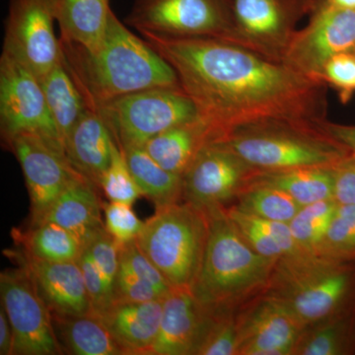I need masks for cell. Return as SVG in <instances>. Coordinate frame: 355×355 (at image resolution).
Returning a JSON list of instances; mask_svg holds the SVG:
<instances>
[{
	"label": "cell",
	"instance_id": "8d00e7d4",
	"mask_svg": "<svg viewBox=\"0 0 355 355\" xmlns=\"http://www.w3.org/2000/svg\"><path fill=\"white\" fill-rule=\"evenodd\" d=\"M236 315L237 313L216 317L197 355H238Z\"/></svg>",
	"mask_w": 355,
	"mask_h": 355
},
{
	"label": "cell",
	"instance_id": "74e56055",
	"mask_svg": "<svg viewBox=\"0 0 355 355\" xmlns=\"http://www.w3.org/2000/svg\"><path fill=\"white\" fill-rule=\"evenodd\" d=\"M105 228L121 246L137 241L144 228V222L135 216L132 205L110 202L103 203Z\"/></svg>",
	"mask_w": 355,
	"mask_h": 355
},
{
	"label": "cell",
	"instance_id": "d6a6232c",
	"mask_svg": "<svg viewBox=\"0 0 355 355\" xmlns=\"http://www.w3.org/2000/svg\"><path fill=\"white\" fill-rule=\"evenodd\" d=\"M100 188L104 191L110 202L132 205L142 196L128 168L123 149L116 144V142L113 159L108 169L103 175Z\"/></svg>",
	"mask_w": 355,
	"mask_h": 355
},
{
	"label": "cell",
	"instance_id": "f1b7e54d",
	"mask_svg": "<svg viewBox=\"0 0 355 355\" xmlns=\"http://www.w3.org/2000/svg\"><path fill=\"white\" fill-rule=\"evenodd\" d=\"M17 235L23 251L42 261H77L84 249L76 235L53 222L34 224L27 232Z\"/></svg>",
	"mask_w": 355,
	"mask_h": 355
},
{
	"label": "cell",
	"instance_id": "2e32d148",
	"mask_svg": "<svg viewBox=\"0 0 355 355\" xmlns=\"http://www.w3.org/2000/svg\"><path fill=\"white\" fill-rule=\"evenodd\" d=\"M236 320L238 355H293L305 329L284 306L266 294L244 306Z\"/></svg>",
	"mask_w": 355,
	"mask_h": 355
},
{
	"label": "cell",
	"instance_id": "3957f363",
	"mask_svg": "<svg viewBox=\"0 0 355 355\" xmlns=\"http://www.w3.org/2000/svg\"><path fill=\"white\" fill-rule=\"evenodd\" d=\"M205 211L209 217V236L190 288L214 316L236 314L265 293L277 260L266 258L250 247L225 207Z\"/></svg>",
	"mask_w": 355,
	"mask_h": 355
},
{
	"label": "cell",
	"instance_id": "277c9868",
	"mask_svg": "<svg viewBox=\"0 0 355 355\" xmlns=\"http://www.w3.org/2000/svg\"><path fill=\"white\" fill-rule=\"evenodd\" d=\"M304 328L355 309V261L302 253L277 260L265 292Z\"/></svg>",
	"mask_w": 355,
	"mask_h": 355
},
{
	"label": "cell",
	"instance_id": "5b68a950",
	"mask_svg": "<svg viewBox=\"0 0 355 355\" xmlns=\"http://www.w3.org/2000/svg\"><path fill=\"white\" fill-rule=\"evenodd\" d=\"M256 171L335 166L349 157L345 147L319 125L268 121L242 125L214 140Z\"/></svg>",
	"mask_w": 355,
	"mask_h": 355
},
{
	"label": "cell",
	"instance_id": "83f0119b",
	"mask_svg": "<svg viewBox=\"0 0 355 355\" xmlns=\"http://www.w3.org/2000/svg\"><path fill=\"white\" fill-rule=\"evenodd\" d=\"M293 355H355V309L306 327Z\"/></svg>",
	"mask_w": 355,
	"mask_h": 355
},
{
	"label": "cell",
	"instance_id": "7c38bea8",
	"mask_svg": "<svg viewBox=\"0 0 355 355\" xmlns=\"http://www.w3.org/2000/svg\"><path fill=\"white\" fill-rule=\"evenodd\" d=\"M316 4L317 0H233L238 44L282 62L299 21Z\"/></svg>",
	"mask_w": 355,
	"mask_h": 355
},
{
	"label": "cell",
	"instance_id": "e575fe53",
	"mask_svg": "<svg viewBox=\"0 0 355 355\" xmlns=\"http://www.w3.org/2000/svg\"><path fill=\"white\" fill-rule=\"evenodd\" d=\"M120 268L155 287L163 297L173 288L164 275L141 251L137 241L120 247Z\"/></svg>",
	"mask_w": 355,
	"mask_h": 355
},
{
	"label": "cell",
	"instance_id": "4dcf8cb0",
	"mask_svg": "<svg viewBox=\"0 0 355 355\" xmlns=\"http://www.w3.org/2000/svg\"><path fill=\"white\" fill-rule=\"evenodd\" d=\"M336 205L338 203L333 198L303 205L289 222L294 239L305 253L316 254L330 225Z\"/></svg>",
	"mask_w": 355,
	"mask_h": 355
},
{
	"label": "cell",
	"instance_id": "484cf974",
	"mask_svg": "<svg viewBox=\"0 0 355 355\" xmlns=\"http://www.w3.org/2000/svg\"><path fill=\"white\" fill-rule=\"evenodd\" d=\"M121 149L141 195L153 202L156 209L184 200L183 176L164 169L144 146Z\"/></svg>",
	"mask_w": 355,
	"mask_h": 355
},
{
	"label": "cell",
	"instance_id": "60d3db41",
	"mask_svg": "<svg viewBox=\"0 0 355 355\" xmlns=\"http://www.w3.org/2000/svg\"><path fill=\"white\" fill-rule=\"evenodd\" d=\"M114 291H116V300L148 302V301L164 298L155 287L144 280L137 279L132 273L125 272L121 268H119L118 275H116Z\"/></svg>",
	"mask_w": 355,
	"mask_h": 355
},
{
	"label": "cell",
	"instance_id": "7402d4cb",
	"mask_svg": "<svg viewBox=\"0 0 355 355\" xmlns=\"http://www.w3.org/2000/svg\"><path fill=\"white\" fill-rule=\"evenodd\" d=\"M62 43L78 44L95 53L108 27L110 0H51Z\"/></svg>",
	"mask_w": 355,
	"mask_h": 355
},
{
	"label": "cell",
	"instance_id": "ab89813d",
	"mask_svg": "<svg viewBox=\"0 0 355 355\" xmlns=\"http://www.w3.org/2000/svg\"><path fill=\"white\" fill-rule=\"evenodd\" d=\"M322 80L338 91L343 103L349 101L355 92V53H340L324 65Z\"/></svg>",
	"mask_w": 355,
	"mask_h": 355
},
{
	"label": "cell",
	"instance_id": "ffe728a7",
	"mask_svg": "<svg viewBox=\"0 0 355 355\" xmlns=\"http://www.w3.org/2000/svg\"><path fill=\"white\" fill-rule=\"evenodd\" d=\"M97 186L83 176L72 180L38 221L53 222L76 236L83 246L105 228Z\"/></svg>",
	"mask_w": 355,
	"mask_h": 355
},
{
	"label": "cell",
	"instance_id": "ac0fdd59",
	"mask_svg": "<svg viewBox=\"0 0 355 355\" xmlns=\"http://www.w3.org/2000/svg\"><path fill=\"white\" fill-rule=\"evenodd\" d=\"M11 254L29 275L51 315L83 316L94 313L77 261H42L24 251Z\"/></svg>",
	"mask_w": 355,
	"mask_h": 355
},
{
	"label": "cell",
	"instance_id": "ba28073f",
	"mask_svg": "<svg viewBox=\"0 0 355 355\" xmlns=\"http://www.w3.org/2000/svg\"><path fill=\"white\" fill-rule=\"evenodd\" d=\"M125 24L140 34L238 44L233 0H135Z\"/></svg>",
	"mask_w": 355,
	"mask_h": 355
},
{
	"label": "cell",
	"instance_id": "9a60e30c",
	"mask_svg": "<svg viewBox=\"0 0 355 355\" xmlns=\"http://www.w3.org/2000/svg\"><path fill=\"white\" fill-rule=\"evenodd\" d=\"M6 146L22 168L31 200L32 224L35 223L67 184L83 175L70 165L64 151L37 135H18Z\"/></svg>",
	"mask_w": 355,
	"mask_h": 355
},
{
	"label": "cell",
	"instance_id": "d590c367",
	"mask_svg": "<svg viewBox=\"0 0 355 355\" xmlns=\"http://www.w3.org/2000/svg\"><path fill=\"white\" fill-rule=\"evenodd\" d=\"M93 260L99 268L109 291L116 297V275L120 268V247L116 240L109 234L106 228L102 229L85 245Z\"/></svg>",
	"mask_w": 355,
	"mask_h": 355
},
{
	"label": "cell",
	"instance_id": "f6af8a7d",
	"mask_svg": "<svg viewBox=\"0 0 355 355\" xmlns=\"http://www.w3.org/2000/svg\"><path fill=\"white\" fill-rule=\"evenodd\" d=\"M331 6L355 10V0H326Z\"/></svg>",
	"mask_w": 355,
	"mask_h": 355
},
{
	"label": "cell",
	"instance_id": "9c48e42d",
	"mask_svg": "<svg viewBox=\"0 0 355 355\" xmlns=\"http://www.w3.org/2000/svg\"><path fill=\"white\" fill-rule=\"evenodd\" d=\"M0 132L6 144L21 135H34L64 151L38 77L2 51L0 57Z\"/></svg>",
	"mask_w": 355,
	"mask_h": 355
},
{
	"label": "cell",
	"instance_id": "ee69618b",
	"mask_svg": "<svg viewBox=\"0 0 355 355\" xmlns=\"http://www.w3.org/2000/svg\"><path fill=\"white\" fill-rule=\"evenodd\" d=\"M13 352V331L3 307L0 308V354L11 355Z\"/></svg>",
	"mask_w": 355,
	"mask_h": 355
},
{
	"label": "cell",
	"instance_id": "836d02e7",
	"mask_svg": "<svg viewBox=\"0 0 355 355\" xmlns=\"http://www.w3.org/2000/svg\"><path fill=\"white\" fill-rule=\"evenodd\" d=\"M227 214L235 227L239 231L243 239L250 245L257 253L268 259L279 260L286 257L284 250L279 243L261 226L256 217L245 214L234 205L226 207Z\"/></svg>",
	"mask_w": 355,
	"mask_h": 355
},
{
	"label": "cell",
	"instance_id": "1f68e13d",
	"mask_svg": "<svg viewBox=\"0 0 355 355\" xmlns=\"http://www.w3.org/2000/svg\"><path fill=\"white\" fill-rule=\"evenodd\" d=\"M316 254L334 261H355V205H336Z\"/></svg>",
	"mask_w": 355,
	"mask_h": 355
},
{
	"label": "cell",
	"instance_id": "d4e9b609",
	"mask_svg": "<svg viewBox=\"0 0 355 355\" xmlns=\"http://www.w3.org/2000/svg\"><path fill=\"white\" fill-rule=\"evenodd\" d=\"M53 327L60 345L76 355H128L98 315H53Z\"/></svg>",
	"mask_w": 355,
	"mask_h": 355
},
{
	"label": "cell",
	"instance_id": "6da1fadb",
	"mask_svg": "<svg viewBox=\"0 0 355 355\" xmlns=\"http://www.w3.org/2000/svg\"><path fill=\"white\" fill-rule=\"evenodd\" d=\"M141 36L175 71L212 141L242 125L326 121L327 84L240 44L216 39Z\"/></svg>",
	"mask_w": 355,
	"mask_h": 355
},
{
	"label": "cell",
	"instance_id": "4fadbf2b",
	"mask_svg": "<svg viewBox=\"0 0 355 355\" xmlns=\"http://www.w3.org/2000/svg\"><path fill=\"white\" fill-rule=\"evenodd\" d=\"M354 51L355 10L317 0L309 23L296 33L282 62L304 76L322 80L324 65L331 58Z\"/></svg>",
	"mask_w": 355,
	"mask_h": 355
},
{
	"label": "cell",
	"instance_id": "603a6c76",
	"mask_svg": "<svg viewBox=\"0 0 355 355\" xmlns=\"http://www.w3.org/2000/svg\"><path fill=\"white\" fill-rule=\"evenodd\" d=\"M210 141L211 130L205 121L198 119L159 133L144 147L164 169L183 176L200 149Z\"/></svg>",
	"mask_w": 355,
	"mask_h": 355
},
{
	"label": "cell",
	"instance_id": "5bb4252c",
	"mask_svg": "<svg viewBox=\"0 0 355 355\" xmlns=\"http://www.w3.org/2000/svg\"><path fill=\"white\" fill-rule=\"evenodd\" d=\"M256 171L218 141H210L183 175V200L207 210L236 200Z\"/></svg>",
	"mask_w": 355,
	"mask_h": 355
},
{
	"label": "cell",
	"instance_id": "7a4b0ae2",
	"mask_svg": "<svg viewBox=\"0 0 355 355\" xmlns=\"http://www.w3.org/2000/svg\"><path fill=\"white\" fill-rule=\"evenodd\" d=\"M62 46L65 64L89 109L139 91L180 86L171 65L146 40L130 32L113 10L99 50L90 53L62 42Z\"/></svg>",
	"mask_w": 355,
	"mask_h": 355
},
{
	"label": "cell",
	"instance_id": "d6986e66",
	"mask_svg": "<svg viewBox=\"0 0 355 355\" xmlns=\"http://www.w3.org/2000/svg\"><path fill=\"white\" fill-rule=\"evenodd\" d=\"M113 133L96 110L87 109L65 141V155L79 174L100 187L113 159Z\"/></svg>",
	"mask_w": 355,
	"mask_h": 355
},
{
	"label": "cell",
	"instance_id": "cb8c5ba5",
	"mask_svg": "<svg viewBox=\"0 0 355 355\" xmlns=\"http://www.w3.org/2000/svg\"><path fill=\"white\" fill-rule=\"evenodd\" d=\"M335 166L254 171L247 184H263L277 189L303 207L320 200H334Z\"/></svg>",
	"mask_w": 355,
	"mask_h": 355
},
{
	"label": "cell",
	"instance_id": "7bdbcfd3",
	"mask_svg": "<svg viewBox=\"0 0 355 355\" xmlns=\"http://www.w3.org/2000/svg\"><path fill=\"white\" fill-rule=\"evenodd\" d=\"M320 127L329 137L345 147L350 157H355V125H340L324 121Z\"/></svg>",
	"mask_w": 355,
	"mask_h": 355
},
{
	"label": "cell",
	"instance_id": "f35d334b",
	"mask_svg": "<svg viewBox=\"0 0 355 355\" xmlns=\"http://www.w3.org/2000/svg\"><path fill=\"white\" fill-rule=\"evenodd\" d=\"M77 263L83 272L89 298L92 304L93 312L99 316L113 304L116 301V297L109 291L104 277L100 272L99 268L96 265L87 248L84 247L83 253L79 257Z\"/></svg>",
	"mask_w": 355,
	"mask_h": 355
},
{
	"label": "cell",
	"instance_id": "8fae6325",
	"mask_svg": "<svg viewBox=\"0 0 355 355\" xmlns=\"http://www.w3.org/2000/svg\"><path fill=\"white\" fill-rule=\"evenodd\" d=\"M1 306L13 331L15 355L62 354L53 315L22 268L0 275Z\"/></svg>",
	"mask_w": 355,
	"mask_h": 355
},
{
	"label": "cell",
	"instance_id": "44dd1931",
	"mask_svg": "<svg viewBox=\"0 0 355 355\" xmlns=\"http://www.w3.org/2000/svg\"><path fill=\"white\" fill-rule=\"evenodd\" d=\"M162 310L163 299L116 300L99 317L128 355H144L158 335Z\"/></svg>",
	"mask_w": 355,
	"mask_h": 355
},
{
	"label": "cell",
	"instance_id": "e0dca14e",
	"mask_svg": "<svg viewBox=\"0 0 355 355\" xmlns=\"http://www.w3.org/2000/svg\"><path fill=\"white\" fill-rule=\"evenodd\" d=\"M214 319L190 286L173 287L163 298L158 335L144 355H197Z\"/></svg>",
	"mask_w": 355,
	"mask_h": 355
},
{
	"label": "cell",
	"instance_id": "52a82bcc",
	"mask_svg": "<svg viewBox=\"0 0 355 355\" xmlns=\"http://www.w3.org/2000/svg\"><path fill=\"white\" fill-rule=\"evenodd\" d=\"M121 148L144 146L159 133L198 120L197 107L179 87L139 91L103 103L96 108Z\"/></svg>",
	"mask_w": 355,
	"mask_h": 355
},
{
	"label": "cell",
	"instance_id": "30bf717a",
	"mask_svg": "<svg viewBox=\"0 0 355 355\" xmlns=\"http://www.w3.org/2000/svg\"><path fill=\"white\" fill-rule=\"evenodd\" d=\"M55 23L51 0H9L2 51L43 78L64 58Z\"/></svg>",
	"mask_w": 355,
	"mask_h": 355
},
{
	"label": "cell",
	"instance_id": "f546056e",
	"mask_svg": "<svg viewBox=\"0 0 355 355\" xmlns=\"http://www.w3.org/2000/svg\"><path fill=\"white\" fill-rule=\"evenodd\" d=\"M234 207L258 218L289 223L302 205L277 189L247 184L236 198Z\"/></svg>",
	"mask_w": 355,
	"mask_h": 355
},
{
	"label": "cell",
	"instance_id": "b9f144b4",
	"mask_svg": "<svg viewBox=\"0 0 355 355\" xmlns=\"http://www.w3.org/2000/svg\"><path fill=\"white\" fill-rule=\"evenodd\" d=\"M333 197L338 205H355V157L335 166Z\"/></svg>",
	"mask_w": 355,
	"mask_h": 355
},
{
	"label": "cell",
	"instance_id": "bcb514c9",
	"mask_svg": "<svg viewBox=\"0 0 355 355\" xmlns=\"http://www.w3.org/2000/svg\"><path fill=\"white\" fill-rule=\"evenodd\" d=\"M354 53H355V51H354Z\"/></svg>",
	"mask_w": 355,
	"mask_h": 355
},
{
	"label": "cell",
	"instance_id": "4316f807",
	"mask_svg": "<svg viewBox=\"0 0 355 355\" xmlns=\"http://www.w3.org/2000/svg\"><path fill=\"white\" fill-rule=\"evenodd\" d=\"M49 109L65 146L67 137L88 109L80 89L64 60L40 79Z\"/></svg>",
	"mask_w": 355,
	"mask_h": 355
},
{
	"label": "cell",
	"instance_id": "8992f818",
	"mask_svg": "<svg viewBox=\"0 0 355 355\" xmlns=\"http://www.w3.org/2000/svg\"><path fill=\"white\" fill-rule=\"evenodd\" d=\"M209 236V217L190 202L156 209L137 243L172 287L190 286Z\"/></svg>",
	"mask_w": 355,
	"mask_h": 355
}]
</instances>
